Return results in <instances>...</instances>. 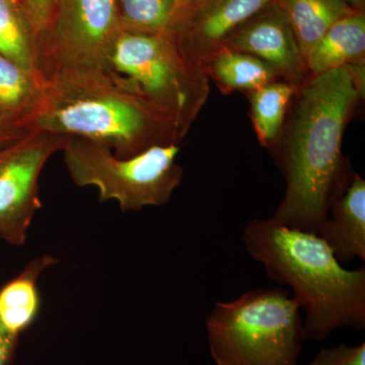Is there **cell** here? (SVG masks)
<instances>
[{
    "label": "cell",
    "instance_id": "obj_1",
    "mask_svg": "<svg viewBox=\"0 0 365 365\" xmlns=\"http://www.w3.org/2000/svg\"><path fill=\"white\" fill-rule=\"evenodd\" d=\"M364 91L365 66L311 76L297 88L270 148L287 181L274 222L319 235L334 201L355 175L343 157L342 139Z\"/></svg>",
    "mask_w": 365,
    "mask_h": 365
},
{
    "label": "cell",
    "instance_id": "obj_2",
    "mask_svg": "<svg viewBox=\"0 0 365 365\" xmlns=\"http://www.w3.org/2000/svg\"><path fill=\"white\" fill-rule=\"evenodd\" d=\"M25 130L86 139L119 158L182 140L167 117L100 66L45 74L42 100Z\"/></svg>",
    "mask_w": 365,
    "mask_h": 365
},
{
    "label": "cell",
    "instance_id": "obj_3",
    "mask_svg": "<svg viewBox=\"0 0 365 365\" xmlns=\"http://www.w3.org/2000/svg\"><path fill=\"white\" fill-rule=\"evenodd\" d=\"M242 242L270 279L292 287L306 309L304 340L323 342L333 331L365 328V268L347 270L318 235L268 220H251Z\"/></svg>",
    "mask_w": 365,
    "mask_h": 365
},
{
    "label": "cell",
    "instance_id": "obj_4",
    "mask_svg": "<svg viewBox=\"0 0 365 365\" xmlns=\"http://www.w3.org/2000/svg\"><path fill=\"white\" fill-rule=\"evenodd\" d=\"M206 330L216 365H297L306 341L299 302L282 288L215 302Z\"/></svg>",
    "mask_w": 365,
    "mask_h": 365
},
{
    "label": "cell",
    "instance_id": "obj_5",
    "mask_svg": "<svg viewBox=\"0 0 365 365\" xmlns=\"http://www.w3.org/2000/svg\"><path fill=\"white\" fill-rule=\"evenodd\" d=\"M103 67L167 117L182 139L210 93L205 71L182 55L170 35L121 29Z\"/></svg>",
    "mask_w": 365,
    "mask_h": 365
},
{
    "label": "cell",
    "instance_id": "obj_6",
    "mask_svg": "<svg viewBox=\"0 0 365 365\" xmlns=\"http://www.w3.org/2000/svg\"><path fill=\"white\" fill-rule=\"evenodd\" d=\"M180 144L153 146L130 158H119L93 141L67 137L61 151L72 182L93 187L98 201H116L123 212L169 202L181 184Z\"/></svg>",
    "mask_w": 365,
    "mask_h": 365
},
{
    "label": "cell",
    "instance_id": "obj_7",
    "mask_svg": "<svg viewBox=\"0 0 365 365\" xmlns=\"http://www.w3.org/2000/svg\"><path fill=\"white\" fill-rule=\"evenodd\" d=\"M121 29L117 0H54L37 41L41 73L58 67L104 66Z\"/></svg>",
    "mask_w": 365,
    "mask_h": 365
},
{
    "label": "cell",
    "instance_id": "obj_8",
    "mask_svg": "<svg viewBox=\"0 0 365 365\" xmlns=\"http://www.w3.org/2000/svg\"><path fill=\"white\" fill-rule=\"evenodd\" d=\"M66 139L28 130L0 148V240L14 246L25 244L34 217L42 207L41 173Z\"/></svg>",
    "mask_w": 365,
    "mask_h": 365
},
{
    "label": "cell",
    "instance_id": "obj_9",
    "mask_svg": "<svg viewBox=\"0 0 365 365\" xmlns=\"http://www.w3.org/2000/svg\"><path fill=\"white\" fill-rule=\"evenodd\" d=\"M273 1L200 0L186 7L170 36L182 55L202 68L237 29Z\"/></svg>",
    "mask_w": 365,
    "mask_h": 365
},
{
    "label": "cell",
    "instance_id": "obj_10",
    "mask_svg": "<svg viewBox=\"0 0 365 365\" xmlns=\"http://www.w3.org/2000/svg\"><path fill=\"white\" fill-rule=\"evenodd\" d=\"M225 47L263 60L297 88L311 78L292 25L276 0L237 29Z\"/></svg>",
    "mask_w": 365,
    "mask_h": 365
},
{
    "label": "cell",
    "instance_id": "obj_11",
    "mask_svg": "<svg viewBox=\"0 0 365 365\" xmlns=\"http://www.w3.org/2000/svg\"><path fill=\"white\" fill-rule=\"evenodd\" d=\"M319 237L340 263L365 260V181L355 174L344 194L334 201Z\"/></svg>",
    "mask_w": 365,
    "mask_h": 365
},
{
    "label": "cell",
    "instance_id": "obj_12",
    "mask_svg": "<svg viewBox=\"0 0 365 365\" xmlns=\"http://www.w3.org/2000/svg\"><path fill=\"white\" fill-rule=\"evenodd\" d=\"M309 76L346 66H365V11L353 9L314 44L306 57Z\"/></svg>",
    "mask_w": 365,
    "mask_h": 365
},
{
    "label": "cell",
    "instance_id": "obj_13",
    "mask_svg": "<svg viewBox=\"0 0 365 365\" xmlns=\"http://www.w3.org/2000/svg\"><path fill=\"white\" fill-rule=\"evenodd\" d=\"M58 259L44 255L34 259L18 276L0 289V329L20 337L35 323L41 309L38 280Z\"/></svg>",
    "mask_w": 365,
    "mask_h": 365
},
{
    "label": "cell",
    "instance_id": "obj_14",
    "mask_svg": "<svg viewBox=\"0 0 365 365\" xmlns=\"http://www.w3.org/2000/svg\"><path fill=\"white\" fill-rule=\"evenodd\" d=\"M209 81L225 93H252L262 86L280 81L281 76L263 60L230 48L215 52L202 67Z\"/></svg>",
    "mask_w": 365,
    "mask_h": 365
},
{
    "label": "cell",
    "instance_id": "obj_15",
    "mask_svg": "<svg viewBox=\"0 0 365 365\" xmlns=\"http://www.w3.org/2000/svg\"><path fill=\"white\" fill-rule=\"evenodd\" d=\"M43 83L44 76L40 72L23 68L0 54V115L25 130L39 108Z\"/></svg>",
    "mask_w": 365,
    "mask_h": 365
},
{
    "label": "cell",
    "instance_id": "obj_16",
    "mask_svg": "<svg viewBox=\"0 0 365 365\" xmlns=\"http://www.w3.org/2000/svg\"><path fill=\"white\" fill-rule=\"evenodd\" d=\"M276 2L287 14L304 61L324 34L336 21L355 9L342 0H276Z\"/></svg>",
    "mask_w": 365,
    "mask_h": 365
},
{
    "label": "cell",
    "instance_id": "obj_17",
    "mask_svg": "<svg viewBox=\"0 0 365 365\" xmlns=\"http://www.w3.org/2000/svg\"><path fill=\"white\" fill-rule=\"evenodd\" d=\"M0 54L40 72L37 34L21 0H0Z\"/></svg>",
    "mask_w": 365,
    "mask_h": 365
},
{
    "label": "cell",
    "instance_id": "obj_18",
    "mask_svg": "<svg viewBox=\"0 0 365 365\" xmlns=\"http://www.w3.org/2000/svg\"><path fill=\"white\" fill-rule=\"evenodd\" d=\"M297 88L280 79L247 93L251 104L252 123L264 148L270 150L279 138Z\"/></svg>",
    "mask_w": 365,
    "mask_h": 365
},
{
    "label": "cell",
    "instance_id": "obj_19",
    "mask_svg": "<svg viewBox=\"0 0 365 365\" xmlns=\"http://www.w3.org/2000/svg\"><path fill=\"white\" fill-rule=\"evenodd\" d=\"M122 29L170 35L187 6L185 0H117Z\"/></svg>",
    "mask_w": 365,
    "mask_h": 365
},
{
    "label": "cell",
    "instance_id": "obj_20",
    "mask_svg": "<svg viewBox=\"0 0 365 365\" xmlns=\"http://www.w3.org/2000/svg\"><path fill=\"white\" fill-rule=\"evenodd\" d=\"M307 365H365V342L324 348Z\"/></svg>",
    "mask_w": 365,
    "mask_h": 365
},
{
    "label": "cell",
    "instance_id": "obj_21",
    "mask_svg": "<svg viewBox=\"0 0 365 365\" xmlns=\"http://www.w3.org/2000/svg\"><path fill=\"white\" fill-rule=\"evenodd\" d=\"M21 1L30 16L38 39L48 25L54 0H21Z\"/></svg>",
    "mask_w": 365,
    "mask_h": 365
},
{
    "label": "cell",
    "instance_id": "obj_22",
    "mask_svg": "<svg viewBox=\"0 0 365 365\" xmlns=\"http://www.w3.org/2000/svg\"><path fill=\"white\" fill-rule=\"evenodd\" d=\"M20 337L7 334L0 329V365H11Z\"/></svg>",
    "mask_w": 365,
    "mask_h": 365
},
{
    "label": "cell",
    "instance_id": "obj_23",
    "mask_svg": "<svg viewBox=\"0 0 365 365\" xmlns=\"http://www.w3.org/2000/svg\"><path fill=\"white\" fill-rule=\"evenodd\" d=\"M26 130L16 128L13 124L7 122L4 117L0 115V143H6V141L11 140L16 137L21 135Z\"/></svg>",
    "mask_w": 365,
    "mask_h": 365
},
{
    "label": "cell",
    "instance_id": "obj_24",
    "mask_svg": "<svg viewBox=\"0 0 365 365\" xmlns=\"http://www.w3.org/2000/svg\"><path fill=\"white\" fill-rule=\"evenodd\" d=\"M353 9H364L365 0H342Z\"/></svg>",
    "mask_w": 365,
    "mask_h": 365
},
{
    "label": "cell",
    "instance_id": "obj_25",
    "mask_svg": "<svg viewBox=\"0 0 365 365\" xmlns=\"http://www.w3.org/2000/svg\"><path fill=\"white\" fill-rule=\"evenodd\" d=\"M200 1V0H185V2H186L187 6H192V4H195L197 2Z\"/></svg>",
    "mask_w": 365,
    "mask_h": 365
}]
</instances>
